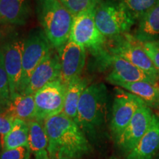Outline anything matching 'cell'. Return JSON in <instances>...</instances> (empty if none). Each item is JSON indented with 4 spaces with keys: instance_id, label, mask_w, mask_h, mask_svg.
<instances>
[{
    "instance_id": "obj_1",
    "label": "cell",
    "mask_w": 159,
    "mask_h": 159,
    "mask_svg": "<svg viewBox=\"0 0 159 159\" xmlns=\"http://www.w3.org/2000/svg\"><path fill=\"white\" fill-rule=\"evenodd\" d=\"M49 158H79L91 150L86 136L74 119L61 113L44 121Z\"/></svg>"
},
{
    "instance_id": "obj_2",
    "label": "cell",
    "mask_w": 159,
    "mask_h": 159,
    "mask_svg": "<svg viewBox=\"0 0 159 159\" xmlns=\"http://www.w3.org/2000/svg\"><path fill=\"white\" fill-rule=\"evenodd\" d=\"M108 93L102 83L89 85L81 95L75 122L85 135H92L106 122Z\"/></svg>"
},
{
    "instance_id": "obj_3",
    "label": "cell",
    "mask_w": 159,
    "mask_h": 159,
    "mask_svg": "<svg viewBox=\"0 0 159 159\" xmlns=\"http://www.w3.org/2000/svg\"><path fill=\"white\" fill-rule=\"evenodd\" d=\"M36 14L51 45L58 50L69 40L73 16L58 0H36Z\"/></svg>"
},
{
    "instance_id": "obj_4",
    "label": "cell",
    "mask_w": 159,
    "mask_h": 159,
    "mask_svg": "<svg viewBox=\"0 0 159 159\" xmlns=\"http://www.w3.org/2000/svg\"><path fill=\"white\" fill-rule=\"evenodd\" d=\"M97 28L106 38L128 33L136 20L124 6L113 0H102L94 11Z\"/></svg>"
},
{
    "instance_id": "obj_5",
    "label": "cell",
    "mask_w": 159,
    "mask_h": 159,
    "mask_svg": "<svg viewBox=\"0 0 159 159\" xmlns=\"http://www.w3.org/2000/svg\"><path fill=\"white\" fill-rule=\"evenodd\" d=\"M94 11L91 9L73 16L69 40L98 57L106 50L107 38L97 28Z\"/></svg>"
},
{
    "instance_id": "obj_6",
    "label": "cell",
    "mask_w": 159,
    "mask_h": 159,
    "mask_svg": "<svg viewBox=\"0 0 159 159\" xmlns=\"http://www.w3.org/2000/svg\"><path fill=\"white\" fill-rule=\"evenodd\" d=\"M106 43V50L111 55L122 57L158 80L159 73L144 50L142 42L134 35L125 33L110 38Z\"/></svg>"
},
{
    "instance_id": "obj_7",
    "label": "cell",
    "mask_w": 159,
    "mask_h": 159,
    "mask_svg": "<svg viewBox=\"0 0 159 159\" xmlns=\"http://www.w3.org/2000/svg\"><path fill=\"white\" fill-rule=\"evenodd\" d=\"M52 49V46L41 28L33 29L28 33L24 45L19 94H25L33 71Z\"/></svg>"
},
{
    "instance_id": "obj_8",
    "label": "cell",
    "mask_w": 159,
    "mask_h": 159,
    "mask_svg": "<svg viewBox=\"0 0 159 159\" xmlns=\"http://www.w3.org/2000/svg\"><path fill=\"white\" fill-rule=\"evenodd\" d=\"M67 85L61 80L53 81L39 89L34 95L35 119L44 121L63 112Z\"/></svg>"
},
{
    "instance_id": "obj_9",
    "label": "cell",
    "mask_w": 159,
    "mask_h": 159,
    "mask_svg": "<svg viewBox=\"0 0 159 159\" xmlns=\"http://www.w3.org/2000/svg\"><path fill=\"white\" fill-rule=\"evenodd\" d=\"M97 57L99 62L102 63L103 65L111 66V71L107 76L106 80L111 84L116 85L119 83L137 81L158 83V80L148 73L145 72L122 57L110 54L107 50Z\"/></svg>"
},
{
    "instance_id": "obj_10",
    "label": "cell",
    "mask_w": 159,
    "mask_h": 159,
    "mask_svg": "<svg viewBox=\"0 0 159 159\" xmlns=\"http://www.w3.org/2000/svg\"><path fill=\"white\" fill-rule=\"evenodd\" d=\"M143 102L140 98L128 91L119 88L115 89L111 131L116 140L128 127L136 110Z\"/></svg>"
},
{
    "instance_id": "obj_11",
    "label": "cell",
    "mask_w": 159,
    "mask_h": 159,
    "mask_svg": "<svg viewBox=\"0 0 159 159\" xmlns=\"http://www.w3.org/2000/svg\"><path fill=\"white\" fill-rule=\"evenodd\" d=\"M25 39L13 35L0 48L3 53L4 63L9 80L11 97L19 94L22 75V57Z\"/></svg>"
},
{
    "instance_id": "obj_12",
    "label": "cell",
    "mask_w": 159,
    "mask_h": 159,
    "mask_svg": "<svg viewBox=\"0 0 159 159\" xmlns=\"http://www.w3.org/2000/svg\"><path fill=\"white\" fill-rule=\"evenodd\" d=\"M57 51L61 61V80L68 85L74 80L81 77L86 59L85 49L69 40Z\"/></svg>"
},
{
    "instance_id": "obj_13",
    "label": "cell",
    "mask_w": 159,
    "mask_h": 159,
    "mask_svg": "<svg viewBox=\"0 0 159 159\" xmlns=\"http://www.w3.org/2000/svg\"><path fill=\"white\" fill-rule=\"evenodd\" d=\"M152 109L143 102L137 109L132 119L116 142L125 152L134 149L150 126L153 116Z\"/></svg>"
},
{
    "instance_id": "obj_14",
    "label": "cell",
    "mask_w": 159,
    "mask_h": 159,
    "mask_svg": "<svg viewBox=\"0 0 159 159\" xmlns=\"http://www.w3.org/2000/svg\"><path fill=\"white\" fill-rule=\"evenodd\" d=\"M61 66L58 52L53 48L35 68L24 95H33L48 83L61 80Z\"/></svg>"
},
{
    "instance_id": "obj_15",
    "label": "cell",
    "mask_w": 159,
    "mask_h": 159,
    "mask_svg": "<svg viewBox=\"0 0 159 159\" xmlns=\"http://www.w3.org/2000/svg\"><path fill=\"white\" fill-rule=\"evenodd\" d=\"M31 15L30 0H1L0 25H24Z\"/></svg>"
},
{
    "instance_id": "obj_16",
    "label": "cell",
    "mask_w": 159,
    "mask_h": 159,
    "mask_svg": "<svg viewBox=\"0 0 159 159\" xmlns=\"http://www.w3.org/2000/svg\"><path fill=\"white\" fill-rule=\"evenodd\" d=\"M159 150V117L153 114L149 128L128 159H152Z\"/></svg>"
},
{
    "instance_id": "obj_17",
    "label": "cell",
    "mask_w": 159,
    "mask_h": 159,
    "mask_svg": "<svg viewBox=\"0 0 159 159\" xmlns=\"http://www.w3.org/2000/svg\"><path fill=\"white\" fill-rule=\"evenodd\" d=\"M28 146L35 159H49V139L44 122L33 119L28 122Z\"/></svg>"
},
{
    "instance_id": "obj_18",
    "label": "cell",
    "mask_w": 159,
    "mask_h": 159,
    "mask_svg": "<svg viewBox=\"0 0 159 159\" xmlns=\"http://www.w3.org/2000/svg\"><path fill=\"white\" fill-rule=\"evenodd\" d=\"M134 37L142 43L159 39V2L139 20Z\"/></svg>"
},
{
    "instance_id": "obj_19",
    "label": "cell",
    "mask_w": 159,
    "mask_h": 159,
    "mask_svg": "<svg viewBox=\"0 0 159 159\" xmlns=\"http://www.w3.org/2000/svg\"><path fill=\"white\" fill-rule=\"evenodd\" d=\"M120 87L140 98L149 108L159 110V85L147 81L119 83Z\"/></svg>"
},
{
    "instance_id": "obj_20",
    "label": "cell",
    "mask_w": 159,
    "mask_h": 159,
    "mask_svg": "<svg viewBox=\"0 0 159 159\" xmlns=\"http://www.w3.org/2000/svg\"><path fill=\"white\" fill-rule=\"evenodd\" d=\"M3 113L14 119H21L27 122L35 119L34 95H13L8 108Z\"/></svg>"
},
{
    "instance_id": "obj_21",
    "label": "cell",
    "mask_w": 159,
    "mask_h": 159,
    "mask_svg": "<svg viewBox=\"0 0 159 159\" xmlns=\"http://www.w3.org/2000/svg\"><path fill=\"white\" fill-rule=\"evenodd\" d=\"M89 80L86 77H80L67 85L63 113L75 120L80 99L85 89L89 86Z\"/></svg>"
},
{
    "instance_id": "obj_22",
    "label": "cell",
    "mask_w": 159,
    "mask_h": 159,
    "mask_svg": "<svg viewBox=\"0 0 159 159\" xmlns=\"http://www.w3.org/2000/svg\"><path fill=\"white\" fill-rule=\"evenodd\" d=\"M29 125L28 122L16 119L13 128L3 137L2 150H11L20 147L28 146Z\"/></svg>"
},
{
    "instance_id": "obj_23",
    "label": "cell",
    "mask_w": 159,
    "mask_h": 159,
    "mask_svg": "<svg viewBox=\"0 0 159 159\" xmlns=\"http://www.w3.org/2000/svg\"><path fill=\"white\" fill-rule=\"evenodd\" d=\"M136 20H139L159 0H117Z\"/></svg>"
},
{
    "instance_id": "obj_24",
    "label": "cell",
    "mask_w": 159,
    "mask_h": 159,
    "mask_svg": "<svg viewBox=\"0 0 159 159\" xmlns=\"http://www.w3.org/2000/svg\"><path fill=\"white\" fill-rule=\"evenodd\" d=\"M11 99L9 80L4 63V57L0 48V112L3 113L8 108Z\"/></svg>"
},
{
    "instance_id": "obj_25",
    "label": "cell",
    "mask_w": 159,
    "mask_h": 159,
    "mask_svg": "<svg viewBox=\"0 0 159 159\" xmlns=\"http://www.w3.org/2000/svg\"><path fill=\"white\" fill-rule=\"evenodd\" d=\"M73 16L82 12L95 9L102 0H58Z\"/></svg>"
},
{
    "instance_id": "obj_26",
    "label": "cell",
    "mask_w": 159,
    "mask_h": 159,
    "mask_svg": "<svg viewBox=\"0 0 159 159\" xmlns=\"http://www.w3.org/2000/svg\"><path fill=\"white\" fill-rule=\"evenodd\" d=\"M31 151L29 146L20 147L11 150H2L0 159H30Z\"/></svg>"
},
{
    "instance_id": "obj_27",
    "label": "cell",
    "mask_w": 159,
    "mask_h": 159,
    "mask_svg": "<svg viewBox=\"0 0 159 159\" xmlns=\"http://www.w3.org/2000/svg\"><path fill=\"white\" fill-rule=\"evenodd\" d=\"M142 43L144 50L148 53L159 73V39Z\"/></svg>"
},
{
    "instance_id": "obj_28",
    "label": "cell",
    "mask_w": 159,
    "mask_h": 159,
    "mask_svg": "<svg viewBox=\"0 0 159 159\" xmlns=\"http://www.w3.org/2000/svg\"><path fill=\"white\" fill-rule=\"evenodd\" d=\"M14 119L4 113L0 114V136H5L13 128Z\"/></svg>"
},
{
    "instance_id": "obj_29",
    "label": "cell",
    "mask_w": 159,
    "mask_h": 159,
    "mask_svg": "<svg viewBox=\"0 0 159 159\" xmlns=\"http://www.w3.org/2000/svg\"><path fill=\"white\" fill-rule=\"evenodd\" d=\"M0 26H1V25H0ZM4 35H5V32H4L3 30L0 28V41L3 39Z\"/></svg>"
},
{
    "instance_id": "obj_30",
    "label": "cell",
    "mask_w": 159,
    "mask_h": 159,
    "mask_svg": "<svg viewBox=\"0 0 159 159\" xmlns=\"http://www.w3.org/2000/svg\"><path fill=\"white\" fill-rule=\"evenodd\" d=\"M57 159H78V158H69V157H61Z\"/></svg>"
},
{
    "instance_id": "obj_31",
    "label": "cell",
    "mask_w": 159,
    "mask_h": 159,
    "mask_svg": "<svg viewBox=\"0 0 159 159\" xmlns=\"http://www.w3.org/2000/svg\"><path fill=\"white\" fill-rule=\"evenodd\" d=\"M0 114H1V112H0Z\"/></svg>"
},
{
    "instance_id": "obj_32",
    "label": "cell",
    "mask_w": 159,
    "mask_h": 159,
    "mask_svg": "<svg viewBox=\"0 0 159 159\" xmlns=\"http://www.w3.org/2000/svg\"><path fill=\"white\" fill-rule=\"evenodd\" d=\"M0 1H1V0H0Z\"/></svg>"
}]
</instances>
